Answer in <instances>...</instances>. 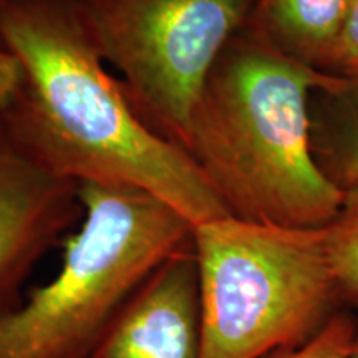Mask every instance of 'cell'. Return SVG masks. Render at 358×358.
Segmentation results:
<instances>
[{"label": "cell", "instance_id": "cell-1", "mask_svg": "<svg viewBox=\"0 0 358 358\" xmlns=\"http://www.w3.org/2000/svg\"><path fill=\"white\" fill-rule=\"evenodd\" d=\"M0 116L58 178L145 191L192 227L231 217L189 155L134 113L80 0L0 2Z\"/></svg>", "mask_w": 358, "mask_h": 358}, {"label": "cell", "instance_id": "cell-2", "mask_svg": "<svg viewBox=\"0 0 358 358\" xmlns=\"http://www.w3.org/2000/svg\"><path fill=\"white\" fill-rule=\"evenodd\" d=\"M330 77L277 50L252 20L224 47L181 148L231 217L322 229L337 216L343 192L310 145V96Z\"/></svg>", "mask_w": 358, "mask_h": 358}, {"label": "cell", "instance_id": "cell-3", "mask_svg": "<svg viewBox=\"0 0 358 358\" xmlns=\"http://www.w3.org/2000/svg\"><path fill=\"white\" fill-rule=\"evenodd\" d=\"M80 199L58 274L0 315V358H88L134 290L192 241V224L145 191L88 182Z\"/></svg>", "mask_w": 358, "mask_h": 358}, {"label": "cell", "instance_id": "cell-4", "mask_svg": "<svg viewBox=\"0 0 358 358\" xmlns=\"http://www.w3.org/2000/svg\"><path fill=\"white\" fill-rule=\"evenodd\" d=\"M203 357L268 358L301 347L338 312L325 227L222 217L192 229Z\"/></svg>", "mask_w": 358, "mask_h": 358}, {"label": "cell", "instance_id": "cell-5", "mask_svg": "<svg viewBox=\"0 0 358 358\" xmlns=\"http://www.w3.org/2000/svg\"><path fill=\"white\" fill-rule=\"evenodd\" d=\"M261 2L80 0L103 58L122 75L134 113L179 148L214 62Z\"/></svg>", "mask_w": 358, "mask_h": 358}, {"label": "cell", "instance_id": "cell-6", "mask_svg": "<svg viewBox=\"0 0 358 358\" xmlns=\"http://www.w3.org/2000/svg\"><path fill=\"white\" fill-rule=\"evenodd\" d=\"M80 185L45 169L0 116V315L40 259L82 221Z\"/></svg>", "mask_w": 358, "mask_h": 358}, {"label": "cell", "instance_id": "cell-7", "mask_svg": "<svg viewBox=\"0 0 358 358\" xmlns=\"http://www.w3.org/2000/svg\"><path fill=\"white\" fill-rule=\"evenodd\" d=\"M201 357L199 271L191 241L134 290L88 358Z\"/></svg>", "mask_w": 358, "mask_h": 358}, {"label": "cell", "instance_id": "cell-8", "mask_svg": "<svg viewBox=\"0 0 358 358\" xmlns=\"http://www.w3.org/2000/svg\"><path fill=\"white\" fill-rule=\"evenodd\" d=\"M353 0H262L252 22L277 50L324 71Z\"/></svg>", "mask_w": 358, "mask_h": 358}, {"label": "cell", "instance_id": "cell-9", "mask_svg": "<svg viewBox=\"0 0 358 358\" xmlns=\"http://www.w3.org/2000/svg\"><path fill=\"white\" fill-rule=\"evenodd\" d=\"M312 153L332 185L358 186V78L332 75L310 96Z\"/></svg>", "mask_w": 358, "mask_h": 358}, {"label": "cell", "instance_id": "cell-10", "mask_svg": "<svg viewBox=\"0 0 358 358\" xmlns=\"http://www.w3.org/2000/svg\"><path fill=\"white\" fill-rule=\"evenodd\" d=\"M325 234L342 303L358 310V186L343 192L337 216L325 227Z\"/></svg>", "mask_w": 358, "mask_h": 358}, {"label": "cell", "instance_id": "cell-11", "mask_svg": "<svg viewBox=\"0 0 358 358\" xmlns=\"http://www.w3.org/2000/svg\"><path fill=\"white\" fill-rule=\"evenodd\" d=\"M357 335V325L352 317L338 310L324 329L303 345L268 358H350Z\"/></svg>", "mask_w": 358, "mask_h": 358}, {"label": "cell", "instance_id": "cell-12", "mask_svg": "<svg viewBox=\"0 0 358 358\" xmlns=\"http://www.w3.org/2000/svg\"><path fill=\"white\" fill-rule=\"evenodd\" d=\"M325 73L358 78V0H353L347 24L325 66Z\"/></svg>", "mask_w": 358, "mask_h": 358}, {"label": "cell", "instance_id": "cell-13", "mask_svg": "<svg viewBox=\"0 0 358 358\" xmlns=\"http://www.w3.org/2000/svg\"><path fill=\"white\" fill-rule=\"evenodd\" d=\"M350 358H358V335H357L355 342H353V345H352V350H350Z\"/></svg>", "mask_w": 358, "mask_h": 358}, {"label": "cell", "instance_id": "cell-14", "mask_svg": "<svg viewBox=\"0 0 358 358\" xmlns=\"http://www.w3.org/2000/svg\"><path fill=\"white\" fill-rule=\"evenodd\" d=\"M0 2H3V0H0Z\"/></svg>", "mask_w": 358, "mask_h": 358}]
</instances>
